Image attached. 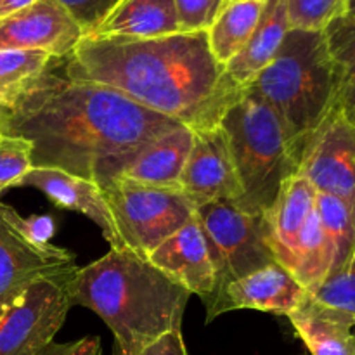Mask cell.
I'll return each instance as SVG.
<instances>
[{"label":"cell","instance_id":"6da1fadb","mask_svg":"<svg viewBox=\"0 0 355 355\" xmlns=\"http://www.w3.org/2000/svg\"><path fill=\"white\" fill-rule=\"evenodd\" d=\"M62 66L68 80L116 90L191 130L217 127L245 90L215 61L207 33L85 37Z\"/></svg>","mask_w":355,"mask_h":355},{"label":"cell","instance_id":"7a4b0ae2","mask_svg":"<svg viewBox=\"0 0 355 355\" xmlns=\"http://www.w3.org/2000/svg\"><path fill=\"white\" fill-rule=\"evenodd\" d=\"M180 127L123 94L45 73L12 106L3 135L26 139L31 165L94 180L103 162Z\"/></svg>","mask_w":355,"mask_h":355},{"label":"cell","instance_id":"3957f363","mask_svg":"<svg viewBox=\"0 0 355 355\" xmlns=\"http://www.w3.org/2000/svg\"><path fill=\"white\" fill-rule=\"evenodd\" d=\"M73 305L96 312L114 336V355H139L182 328L191 293L128 248H111L68 277Z\"/></svg>","mask_w":355,"mask_h":355},{"label":"cell","instance_id":"277c9868","mask_svg":"<svg viewBox=\"0 0 355 355\" xmlns=\"http://www.w3.org/2000/svg\"><path fill=\"white\" fill-rule=\"evenodd\" d=\"M245 89L279 118L300 162L304 146L336 106V69L324 31H288L272 61Z\"/></svg>","mask_w":355,"mask_h":355},{"label":"cell","instance_id":"5b68a950","mask_svg":"<svg viewBox=\"0 0 355 355\" xmlns=\"http://www.w3.org/2000/svg\"><path fill=\"white\" fill-rule=\"evenodd\" d=\"M218 125L227 135L241 187L234 205L248 214L266 215L284 182L298 172V156L279 118L245 89Z\"/></svg>","mask_w":355,"mask_h":355},{"label":"cell","instance_id":"8992f818","mask_svg":"<svg viewBox=\"0 0 355 355\" xmlns=\"http://www.w3.org/2000/svg\"><path fill=\"white\" fill-rule=\"evenodd\" d=\"M123 248L148 259L153 250L196 215V205L180 189L128 180L101 184Z\"/></svg>","mask_w":355,"mask_h":355},{"label":"cell","instance_id":"52a82bcc","mask_svg":"<svg viewBox=\"0 0 355 355\" xmlns=\"http://www.w3.org/2000/svg\"><path fill=\"white\" fill-rule=\"evenodd\" d=\"M196 217L215 267V291L277 263L263 215L248 214L232 201H214L196 208Z\"/></svg>","mask_w":355,"mask_h":355},{"label":"cell","instance_id":"ba28073f","mask_svg":"<svg viewBox=\"0 0 355 355\" xmlns=\"http://www.w3.org/2000/svg\"><path fill=\"white\" fill-rule=\"evenodd\" d=\"M68 277L37 281L0 311V355H38L54 342L73 305Z\"/></svg>","mask_w":355,"mask_h":355},{"label":"cell","instance_id":"9c48e42d","mask_svg":"<svg viewBox=\"0 0 355 355\" xmlns=\"http://www.w3.org/2000/svg\"><path fill=\"white\" fill-rule=\"evenodd\" d=\"M297 173L355 211V123L338 106L304 146Z\"/></svg>","mask_w":355,"mask_h":355},{"label":"cell","instance_id":"30bf717a","mask_svg":"<svg viewBox=\"0 0 355 355\" xmlns=\"http://www.w3.org/2000/svg\"><path fill=\"white\" fill-rule=\"evenodd\" d=\"M75 269V255L66 248H40L24 239L9 222L7 205L0 203V311L37 281L68 276Z\"/></svg>","mask_w":355,"mask_h":355},{"label":"cell","instance_id":"8fae6325","mask_svg":"<svg viewBox=\"0 0 355 355\" xmlns=\"http://www.w3.org/2000/svg\"><path fill=\"white\" fill-rule=\"evenodd\" d=\"M193 139L194 132L180 125L135 151L103 162L97 168L94 182L101 186L110 180H128L142 186L180 189L179 180Z\"/></svg>","mask_w":355,"mask_h":355},{"label":"cell","instance_id":"7c38bea8","mask_svg":"<svg viewBox=\"0 0 355 355\" xmlns=\"http://www.w3.org/2000/svg\"><path fill=\"white\" fill-rule=\"evenodd\" d=\"M193 132V146L179 180L180 191L196 208L214 201L238 203L241 187L224 128L217 125Z\"/></svg>","mask_w":355,"mask_h":355},{"label":"cell","instance_id":"4fadbf2b","mask_svg":"<svg viewBox=\"0 0 355 355\" xmlns=\"http://www.w3.org/2000/svg\"><path fill=\"white\" fill-rule=\"evenodd\" d=\"M307 295V290L283 266L272 263L225 284L203 304L207 307V322L241 309L288 318L300 307Z\"/></svg>","mask_w":355,"mask_h":355},{"label":"cell","instance_id":"5bb4252c","mask_svg":"<svg viewBox=\"0 0 355 355\" xmlns=\"http://www.w3.org/2000/svg\"><path fill=\"white\" fill-rule=\"evenodd\" d=\"M82 38L78 24L55 0H37L0 21V49L42 51L64 61Z\"/></svg>","mask_w":355,"mask_h":355},{"label":"cell","instance_id":"9a60e30c","mask_svg":"<svg viewBox=\"0 0 355 355\" xmlns=\"http://www.w3.org/2000/svg\"><path fill=\"white\" fill-rule=\"evenodd\" d=\"M148 260L165 276L191 295H198L203 302L215 291V267L196 215L158 248L153 250Z\"/></svg>","mask_w":355,"mask_h":355},{"label":"cell","instance_id":"2e32d148","mask_svg":"<svg viewBox=\"0 0 355 355\" xmlns=\"http://www.w3.org/2000/svg\"><path fill=\"white\" fill-rule=\"evenodd\" d=\"M17 187H35L42 191L61 210L85 215L103 232L111 248H123L103 189L94 180L71 175L55 168L31 166Z\"/></svg>","mask_w":355,"mask_h":355},{"label":"cell","instance_id":"e0dca14e","mask_svg":"<svg viewBox=\"0 0 355 355\" xmlns=\"http://www.w3.org/2000/svg\"><path fill=\"white\" fill-rule=\"evenodd\" d=\"M315 196L318 191L314 186L300 173H295L281 187L272 208L263 215L274 259L290 274L293 269L302 229L315 210Z\"/></svg>","mask_w":355,"mask_h":355},{"label":"cell","instance_id":"ac0fdd59","mask_svg":"<svg viewBox=\"0 0 355 355\" xmlns=\"http://www.w3.org/2000/svg\"><path fill=\"white\" fill-rule=\"evenodd\" d=\"M311 355H355V319L315 302L307 295L288 315Z\"/></svg>","mask_w":355,"mask_h":355},{"label":"cell","instance_id":"d6986e66","mask_svg":"<svg viewBox=\"0 0 355 355\" xmlns=\"http://www.w3.org/2000/svg\"><path fill=\"white\" fill-rule=\"evenodd\" d=\"M288 31H290V23L286 14V0H266L259 23L248 44L224 66L232 82L245 89L272 61Z\"/></svg>","mask_w":355,"mask_h":355},{"label":"cell","instance_id":"ffe728a7","mask_svg":"<svg viewBox=\"0 0 355 355\" xmlns=\"http://www.w3.org/2000/svg\"><path fill=\"white\" fill-rule=\"evenodd\" d=\"M180 33L173 0H121L94 38H159Z\"/></svg>","mask_w":355,"mask_h":355},{"label":"cell","instance_id":"44dd1931","mask_svg":"<svg viewBox=\"0 0 355 355\" xmlns=\"http://www.w3.org/2000/svg\"><path fill=\"white\" fill-rule=\"evenodd\" d=\"M266 0H229L225 9L207 31L208 47L220 66L243 51L255 30Z\"/></svg>","mask_w":355,"mask_h":355},{"label":"cell","instance_id":"7402d4cb","mask_svg":"<svg viewBox=\"0 0 355 355\" xmlns=\"http://www.w3.org/2000/svg\"><path fill=\"white\" fill-rule=\"evenodd\" d=\"M335 263L333 246L322 229L318 211H312L300 232L291 276L312 293L331 274Z\"/></svg>","mask_w":355,"mask_h":355},{"label":"cell","instance_id":"603a6c76","mask_svg":"<svg viewBox=\"0 0 355 355\" xmlns=\"http://www.w3.org/2000/svg\"><path fill=\"white\" fill-rule=\"evenodd\" d=\"M326 42L336 69V106L355 123V16L345 12L326 26Z\"/></svg>","mask_w":355,"mask_h":355},{"label":"cell","instance_id":"cb8c5ba5","mask_svg":"<svg viewBox=\"0 0 355 355\" xmlns=\"http://www.w3.org/2000/svg\"><path fill=\"white\" fill-rule=\"evenodd\" d=\"M61 62L42 51L0 49V104L12 110L24 92Z\"/></svg>","mask_w":355,"mask_h":355},{"label":"cell","instance_id":"d4e9b609","mask_svg":"<svg viewBox=\"0 0 355 355\" xmlns=\"http://www.w3.org/2000/svg\"><path fill=\"white\" fill-rule=\"evenodd\" d=\"M315 211L335 253L333 270L343 266L355 250V211L345 201L326 193L315 196Z\"/></svg>","mask_w":355,"mask_h":355},{"label":"cell","instance_id":"484cf974","mask_svg":"<svg viewBox=\"0 0 355 355\" xmlns=\"http://www.w3.org/2000/svg\"><path fill=\"white\" fill-rule=\"evenodd\" d=\"M347 0H286L290 30L324 31L331 21L347 12Z\"/></svg>","mask_w":355,"mask_h":355},{"label":"cell","instance_id":"4316f807","mask_svg":"<svg viewBox=\"0 0 355 355\" xmlns=\"http://www.w3.org/2000/svg\"><path fill=\"white\" fill-rule=\"evenodd\" d=\"M311 295L315 302L355 319V250L340 269L329 274Z\"/></svg>","mask_w":355,"mask_h":355},{"label":"cell","instance_id":"83f0119b","mask_svg":"<svg viewBox=\"0 0 355 355\" xmlns=\"http://www.w3.org/2000/svg\"><path fill=\"white\" fill-rule=\"evenodd\" d=\"M31 144L26 139L0 137V196L3 191L17 187L19 180L31 170Z\"/></svg>","mask_w":355,"mask_h":355},{"label":"cell","instance_id":"f1b7e54d","mask_svg":"<svg viewBox=\"0 0 355 355\" xmlns=\"http://www.w3.org/2000/svg\"><path fill=\"white\" fill-rule=\"evenodd\" d=\"M180 33H207L229 0H173Z\"/></svg>","mask_w":355,"mask_h":355},{"label":"cell","instance_id":"f546056e","mask_svg":"<svg viewBox=\"0 0 355 355\" xmlns=\"http://www.w3.org/2000/svg\"><path fill=\"white\" fill-rule=\"evenodd\" d=\"M78 24L83 38L90 37L106 17L120 6L121 0H55Z\"/></svg>","mask_w":355,"mask_h":355},{"label":"cell","instance_id":"4dcf8cb0","mask_svg":"<svg viewBox=\"0 0 355 355\" xmlns=\"http://www.w3.org/2000/svg\"><path fill=\"white\" fill-rule=\"evenodd\" d=\"M7 217H9L10 224L16 227V231L24 239H28L31 245L40 246V248H47V246L52 245V238H54L55 231H58L55 218L52 215H30V217H23L12 207L7 205Z\"/></svg>","mask_w":355,"mask_h":355},{"label":"cell","instance_id":"1f68e13d","mask_svg":"<svg viewBox=\"0 0 355 355\" xmlns=\"http://www.w3.org/2000/svg\"><path fill=\"white\" fill-rule=\"evenodd\" d=\"M38 355H103L99 336H85L66 343H49Z\"/></svg>","mask_w":355,"mask_h":355},{"label":"cell","instance_id":"d6a6232c","mask_svg":"<svg viewBox=\"0 0 355 355\" xmlns=\"http://www.w3.org/2000/svg\"><path fill=\"white\" fill-rule=\"evenodd\" d=\"M139 355H189V352L184 343L182 331L173 329L146 347Z\"/></svg>","mask_w":355,"mask_h":355},{"label":"cell","instance_id":"836d02e7","mask_svg":"<svg viewBox=\"0 0 355 355\" xmlns=\"http://www.w3.org/2000/svg\"><path fill=\"white\" fill-rule=\"evenodd\" d=\"M35 2L37 0H0V19L12 16V14L26 9Z\"/></svg>","mask_w":355,"mask_h":355},{"label":"cell","instance_id":"e575fe53","mask_svg":"<svg viewBox=\"0 0 355 355\" xmlns=\"http://www.w3.org/2000/svg\"><path fill=\"white\" fill-rule=\"evenodd\" d=\"M10 113H12V110H10L9 106H3V104H0V134L2 135H3V132H6L7 123H9V120H10Z\"/></svg>","mask_w":355,"mask_h":355},{"label":"cell","instance_id":"d590c367","mask_svg":"<svg viewBox=\"0 0 355 355\" xmlns=\"http://www.w3.org/2000/svg\"><path fill=\"white\" fill-rule=\"evenodd\" d=\"M347 12L354 14V16H355V0H349V6H347Z\"/></svg>","mask_w":355,"mask_h":355},{"label":"cell","instance_id":"8d00e7d4","mask_svg":"<svg viewBox=\"0 0 355 355\" xmlns=\"http://www.w3.org/2000/svg\"><path fill=\"white\" fill-rule=\"evenodd\" d=\"M347 2H349V0H347ZM347 6H349V3H347Z\"/></svg>","mask_w":355,"mask_h":355},{"label":"cell","instance_id":"74e56055","mask_svg":"<svg viewBox=\"0 0 355 355\" xmlns=\"http://www.w3.org/2000/svg\"><path fill=\"white\" fill-rule=\"evenodd\" d=\"M0 137H2V134H0Z\"/></svg>","mask_w":355,"mask_h":355},{"label":"cell","instance_id":"f35d334b","mask_svg":"<svg viewBox=\"0 0 355 355\" xmlns=\"http://www.w3.org/2000/svg\"><path fill=\"white\" fill-rule=\"evenodd\" d=\"M0 21H2V19H0Z\"/></svg>","mask_w":355,"mask_h":355}]
</instances>
